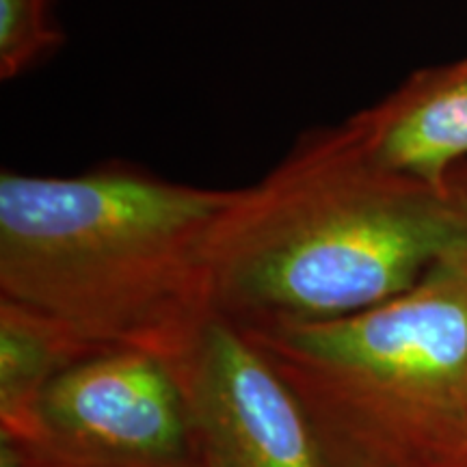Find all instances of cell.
I'll list each match as a JSON object with an SVG mask.
<instances>
[{
	"label": "cell",
	"mask_w": 467,
	"mask_h": 467,
	"mask_svg": "<svg viewBox=\"0 0 467 467\" xmlns=\"http://www.w3.org/2000/svg\"><path fill=\"white\" fill-rule=\"evenodd\" d=\"M463 254L467 167L441 189L385 171L344 121L307 132L238 189L210 238V309L241 329L325 323Z\"/></svg>",
	"instance_id": "1"
},
{
	"label": "cell",
	"mask_w": 467,
	"mask_h": 467,
	"mask_svg": "<svg viewBox=\"0 0 467 467\" xmlns=\"http://www.w3.org/2000/svg\"><path fill=\"white\" fill-rule=\"evenodd\" d=\"M238 189L130 165L0 175V299L98 348L175 359L210 317L208 247Z\"/></svg>",
	"instance_id": "2"
},
{
	"label": "cell",
	"mask_w": 467,
	"mask_h": 467,
	"mask_svg": "<svg viewBox=\"0 0 467 467\" xmlns=\"http://www.w3.org/2000/svg\"><path fill=\"white\" fill-rule=\"evenodd\" d=\"M243 331L331 467H467V254L353 317Z\"/></svg>",
	"instance_id": "3"
},
{
	"label": "cell",
	"mask_w": 467,
	"mask_h": 467,
	"mask_svg": "<svg viewBox=\"0 0 467 467\" xmlns=\"http://www.w3.org/2000/svg\"><path fill=\"white\" fill-rule=\"evenodd\" d=\"M16 433L42 467H208L173 359L141 348L76 361Z\"/></svg>",
	"instance_id": "4"
},
{
	"label": "cell",
	"mask_w": 467,
	"mask_h": 467,
	"mask_svg": "<svg viewBox=\"0 0 467 467\" xmlns=\"http://www.w3.org/2000/svg\"><path fill=\"white\" fill-rule=\"evenodd\" d=\"M173 364L208 467H331L299 396L230 320L210 312Z\"/></svg>",
	"instance_id": "5"
},
{
	"label": "cell",
	"mask_w": 467,
	"mask_h": 467,
	"mask_svg": "<svg viewBox=\"0 0 467 467\" xmlns=\"http://www.w3.org/2000/svg\"><path fill=\"white\" fill-rule=\"evenodd\" d=\"M347 121L385 171L448 186L457 162L467 159V58L420 69Z\"/></svg>",
	"instance_id": "6"
},
{
	"label": "cell",
	"mask_w": 467,
	"mask_h": 467,
	"mask_svg": "<svg viewBox=\"0 0 467 467\" xmlns=\"http://www.w3.org/2000/svg\"><path fill=\"white\" fill-rule=\"evenodd\" d=\"M96 350L55 318L0 299V426L22 429L46 388Z\"/></svg>",
	"instance_id": "7"
},
{
	"label": "cell",
	"mask_w": 467,
	"mask_h": 467,
	"mask_svg": "<svg viewBox=\"0 0 467 467\" xmlns=\"http://www.w3.org/2000/svg\"><path fill=\"white\" fill-rule=\"evenodd\" d=\"M61 42L63 35L50 20V0H0V76L5 80L25 72Z\"/></svg>",
	"instance_id": "8"
},
{
	"label": "cell",
	"mask_w": 467,
	"mask_h": 467,
	"mask_svg": "<svg viewBox=\"0 0 467 467\" xmlns=\"http://www.w3.org/2000/svg\"><path fill=\"white\" fill-rule=\"evenodd\" d=\"M0 467H39L25 437L0 426Z\"/></svg>",
	"instance_id": "9"
},
{
	"label": "cell",
	"mask_w": 467,
	"mask_h": 467,
	"mask_svg": "<svg viewBox=\"0 0 467 467\" xmlns=\"http://www.w3.org/2000/svg\"><path fill=\"white\" fill-rule=\"evenodd\" d=\"M37 463H39V461H37ZM39 467H42V465H39Z\"/></svg>",
	"instance_id": "10"
}]
</instances>
